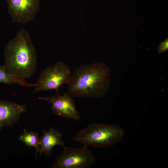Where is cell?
I'll list each match as a JSON object with an SVG mask.
<instances>
[{
    "label": "cell",
    "instance_id": "7",
    "mask_svg": "<svg viewBox=\"0 0 168 168\" xmlns=\"http://www.w3.org/2000/svg\"><path fill=\"white\" fill-rule=\"evenodd\" d=\"M13 22L25 24L35 18L40 9V0H6Z\"/></svg>",
    "mask_w": 168,
    "mask_h": 168
},
{
    "label": "cell",
    "instance_id": "10",
    "mask_svg": "<svg viewBox=\"0 0 168 168\" xmlns=\"http://www.w3.org/2000/svg\"><path fill=\"white\" fill-rule=\"evenodd\" d=\"M0 83L7 85L17 84L26 87L34 86L35 84H31L26 80L21 79L9 73L4 65H0Z\"/></svg>",
    "mask_w": 168,
    "mask_h": 168
},
{
    "label": "cell",
    "instance_id": "2",
    "mask_svg": "<svg viewBox=\"0 0 168 168\" xmlns=\"http://www.w3.org/2000/svg\"><path fill=\"white\" fill-rule=\"evenodd\" d=\"M4 58L7 71L19 78L25 80L36 72V51L26 30L22 28L9 40L4 49Z\"/></svg>",
    "mask_w": 168,
    "mask_h": 168
},
{
    "label": "cell",
    "instance_id": "12",
    "mask_svg": "<svg viewBox=\"0 0 168 168\" xmlns=\"http://www.w3.org/2000/svg\"><path fill=\"white\" fill-rule=\"evenodd\" d=\"M168 49V38H167L159 44L158 48V52L159 53L166 52Z\"/></svg>",
    "mask_w": 168,
    "mask_h": 168
},
{
    "label": "cell",
    "instance_id": "1",
    "mask_svg": "<svg viewBox=\"0 0 168 168\" xmlns=\"http://www.w3.org/2000/svg\"><path fill=\"white\" fill-rule=\"evenodd\" d=\"M111 71L103 62L80 66L72 73L68 92L75 98H102L110 87Z\"/></svg>",
    "mask_w": 168,
    "mask_h": 168
},
{
    "label": "cell",
    "instance_id": "3",
    "mask_svg": "<svg viewBox=\"0 0 168 168\" xmlns=\"http://www.w3.org/2000/svg\"><path fill=\"white\" fill-rule=\"evenodd\" d=\"M124 135L123 129L118 125L95 123L81 129L74 140L88 147L103 148L115 145Z\"/></svg>",
    "mask_w": 168,
    "mask_h": 168
},
{
    "label": "cell",
    "instance_id": "5",
    "mask_svg": "<svg viewBox=\"0 0 168 168\" xmlns=\"http://www.w3.org/2000/svg\"><path fill=\"white\" fill-rule=\"evenodd\" d=\"M63 148L53 168H90L96 161V156L86 145L80 148L65 146Z\"/></svg>",
    "mask_w": 168,
    "mask_h": 168
},
{
    "label": "cell",
    "instance_id": "6",
    "mask_svg": "<svg viewBox=\"0 0 168 168\" xmlns=\"http://www.w3.org/2000/svg\"><path fill=\"white\" fill-rule=\"evenodd\" d=\"M39 99L50 103L52 112L56 115L76 121L79 120L81 118L74 99L68 92L61 95L58 91H56L54 96L40 97Z\"/></svg>",
    "mask_w": 168,
    "mask_h": 168
},
{
    "label": "cell",
    "instance_id": "4",
    "mask_svg": "<svg viewBox=\"0 0 168 168\" xmlns=\"http://www.w3.org/2000/svg\"><path fill=\"white\" fill-rule=\"evenodd\" d=\"M71 67L60 62L47 67L40 74L35 83L34 93L40 91L55 90L63 84H67L71 76Z\"/></svg>",
    "mask_w": 168,
    "mask_h": 168
},
{
    "label": "cell",
    "instance_id": "8",
    "mask_svg": "<svg viewBox=\"0 0 168 168\" xmlns=\"http://www.w3.org/2000/svg\"><path fill=\"white\" fill-rule=\"evenodd\" d=\"M27 110L25 105L3 100L0 101V130L11 127L17 122L21 114Z\"/></svg>",
    "mask_w": 168,
    "mask_h": 168
},
{
    "label": "cell",
    "instance_id": "9",
    "mask_svg": "<svg viewBox=\"0 0 168 168\" xmlns=\"http://www.w3.org/2000/svg\"><path fill=\"white\" fill-rule=\"evenodd\" d=\"M43 135L40 138L39 152L40 155L44 153L46 156H51L52 150L55 146L59 145L63 148L65 142L63 141L62 134L58 131L51 127L47 131L42 130Z\"/></svg>",
    "mask_w": 168,
    "mask_h": 168
},
{
    "label": "cell",
    "instance_id": "11",
    "mask_svg": "<svg viewBox=\"0 0 168 168\" xmlns=\"http://www.w3.org/2000/svg\"><path fill=\"white\" fill-rule=\"evenodd\" d=\"M18 140L24 143L29 148L31 147H35L36 149V155L37 156L40 145V138L38 132H28L24 129L23 133L18 138Z\"/></svg>",
    "mask_w": 168,
    "mask_h": 168
}]
</instances>
